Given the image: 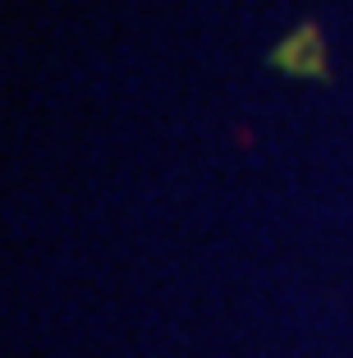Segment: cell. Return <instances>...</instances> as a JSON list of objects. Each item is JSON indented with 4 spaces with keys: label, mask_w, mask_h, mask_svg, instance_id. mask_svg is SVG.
<instances>
[{
    "label": "cell",
    "mask_w": 353,
    "mask_h": 358,
    "mask_svg": "<svg viewBox=\"0 0 353 358\" xmlns=\"http://www.w3.org/2000/svg\"><path fill=\"white\" fill-rule=\"evenodd\" d=\"M266 64L275 74H289V78H312V83H331V55H326V37L312 19L294 23L289 37L266 51Z\"/></svg>",
    "instance_id": "obj_1"
}]
</instances>
